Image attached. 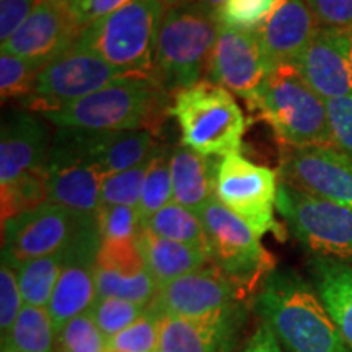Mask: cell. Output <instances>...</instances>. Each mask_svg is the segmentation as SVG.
I'll return each mask as SVG.
<instances>
[{
  "label": "cell",
  "instance_id": "cell-43",
  "mask_svg": "<svg viewBox=\"0 0 352 352\" xmlns=\"http://www.w3.org/2000/svg\"><path fill=\"white\" fill-rule=\"evenodd\" d=\"M36 0H0V39L6 43L33 12Z\"/></svg>",
  "mask_w": 352,
  "mask_h": 352
},
{
  "label": "cell",
  "instance_id": "cell-44",
  "mask_svg": "<svg viewBox=\"0 0 352 352\" xmlns=\"http://www.w3.org/2000/svg\"><path fill=\"white\" fill-rule=\"evenodd\" d=\"M129 2L132 0H70V7H72L78 26L83 30L94 21L120 10Z\"/></svg>",
  "mask_w": 352,
  "mask_h": 352
},
{
  "label": "cell",
  "instance_id": "cell-20",
  "mask_svg": "<svg viewBox=\"0 0 352 352\" xmlns=\"http://www.w3.org/2000/svg\"><path fill=\"white\" fill-rule=\"evenodd\" d=\"M52 140L50 129L30 113H13L3 121L0 135V184L15 182L25 171L43 168Z\"/></svg>",
  "mask_w": 352,
  "mask_h": 352
},
{
  "label": "cell",
  "instance_id": "cell-24",
  "mask_svg": "<svg viewBox=\"0 0 352 352\" xmlns=\"http://www.w3.org/2000/svg\"><path fill=\"white\" fill-rule=\"evenodd\" d=\"M138 241L145 267L155 277L158 285H164L189 272L199 271L210 264L206 250L164 239L145 228L140 232Z\"/></svg>",
  "mask_w": 352,
  "mask_h": 352
},
{
  "label": "cell",
  "instance_id": "cell-42",
  "mask_svg": "<svg viewBox=\"0 0 352 352\" xmlns=\"http://www.w3.org/2000/svg\"><path fill=\"white\" fill-rule=\"evenodd\" d=\"M321 28L352 30V0H303Z\"/></svg>",
  "mask_w": 352,
  "mask_h": 352
},
{
  "label": "cell",
  "instance_id": "cell-36",
  "mask_svg": "<svg viewBox=\"0 0 352 352\" xmlns=\"http://www.w3.org/2000/svg\"><path fill=\"white\" fill-rule=\"evenodd\" d=\"M274 3L276 0H226L219 8L217 20L228 28L256 33Z\"/></svg>",
  "mask_w": 352,
  "mask_h": 352
},
{
  "label": "cell",
  "instance_id": "cell-8",
  "mask_svg": "<svg viewBox=\"0 0 352 352\" xmlns=\"http://www.w3.org/2000/svg\"><path fill=\"white\" fill-rule=\"evenodd\" d=\"M290 233L315 258L352 263V209L280 182L276 199Z\"/></svg>",
  "mask_w": 352,
  "mask_h": 352
},
{
  "label": "cell",
  "instance_id": "cell-51",
  "mask_svg": "<svg viewBox=\"0 0 352 352\" xmlns=\"http://www.w3.org/2000/svg\"><path fill=\"white\" fill-rule=\"evenodd\" d=\"M108 352H113V351H108Z\"/></svg>",
  "mask_w": 352,
  "mask_h": 352
},
{
  "label": "cell",
  "instance_id": "cell-46",
  "mask_svg": "<svg viewBox=\"0 0 352 352\" xmlns=\"http://www.w3.org/2000/svg\"><path fill=\"white\" fill-rule=\"evenodd\" d=\"M186 2L199 3V6L209 8L210 12H214L215 15H217L219 8L223 6V2H226V0H165L166 6H176V3H186Z\"/></svg>",
  "mask_w": 352,
  "mask_h": 352
},
{
  "label": "cell",
  "instance_id": "cell-48",
  "mask_svg": "<svg viewBox=\"0 0 352 352\" xmlns=\"http://www.w3.org/2000/svg\"><path fill=\"white\" fill-rule=\"evenodd\" d=\"M36 2H44V0H36Z\"/></svg>",
  "mask_w": 352,
  "mask_h": 352
},
{
  "label": "cell",
  "instance_id": "cell-37",
  "mask_svg": "<svg viewBox=\"0 0 352 352\" xmlns=\"http://www.w3.org/2000/svg\"><path fill=\"white\" fill-rule=\"evenodd\" d=\"M147 311V307L122 300V298H96L90 314L95 323L107 338L121 333L129 324L138 321Z\"/></svg>",
  "mask_w": 352,
  "mask_h": 352
},
{
  "label": "cell",
  "instance_id": "cell-23",
  "mask_svg": "<svg viewBox=\"0 0 352 352\" xmlns=\"http://www.w3.org/2000/svg\"><path fill=\"white\" fill-rule=\"evenodd\" d=\"M220 162L222 160H219V157L201 155L183 144L173 147V201L199 214V210L215 197Z\"/></svg>",
  "mask_w": 352,
  "mask_h": 352
},
{
  "label": "cell",
  "instance_id": "cell-21",
  "mask_svg": "<svg viewBox=\"0 0 352 352\" xmlns=\"http://www.w3.org/2000/svg\"><path fill=\"white\" fill-rule=\"evenodd\" d=\"M241 308L206 320L160 315L162 352H230L236 340Z\"/></svg>",
  "mask_w": 352,
  "mask_h": 352
},
{
  "label": "cell",
  "instance_id": "cell-35",
  "mask_svg": "<svg viewBox=\"0 0 352 352\" xmlns=\"http://www.w3.org/2000/svg\"><path fill=\"white\" fill-rule=\"evenodd\" d=\"M151 157L144 164L134 166V168L104 178L103 184H101V206H132V208H139L145 175H147L148 166H151Z\"/></svg>",
  "mask_w": 352,
  "mask_h": 352
},
{
  "label": "cell",
  "instance_id": "cell-5",
  "mask_svg": "<svg viewBox=\"0 0 352 352\" xmlns=\"http://www.w3.org/2000/svg\"><path fill=\"white\" fill-rule=\"evenodd\" d=\"M165 10V0H132L85 26L76 43L129 76L152 77Z\"/></svg>",
  "mask_w": 352,
  "mask_h": 352
},
{
  "label": "cell",
  "instance_id": "cell-29",
  "mask_svg": "<svg viewBox=\"0 0 352 352\" xmlns=\"http://www.w3.org/2000/svg\"><path fill=\"white\" fill-rule=\"evenodd\" d=\"M171 153L173 147L160 145L151 157V166L142 188V196L139 202V212L144 222H147L153 214L164 209L173 201V178H171Z\"/></svg>",
  "mask_w": 352,
  "mask_h": 352
},
{
  "label": "cell",
  "instance_id": "cell-33",
  "mask_svg": "<svg viewBox=\"0 0 352 352\" xmlns=\"http://www.w3.org/2000/svg\"><path fill=\"white\" fill-rule=\"evenodd\" d=\"M59 352H108V338L90 311L76 316L57 331Z\"/></svg>",
  "mask_w": 352,
  "mask_h": 352
},
{
  "label": "cell",
  "instance_id": "cell-41",
  "mask_svg": "<svg viewBox=\"0 0 352 352\" xmlns=\"http://www.w3.org/2000/svg\"><path fill=\"white\" fill-rule=\"evenodd\" d=\"M327 111L334 147L352 160V95L327 100Z\"/></svg>",
  "mask_w": 352,
  "mask_h": 352
},
{
  "label": "cell",
  "instance_id": "cell-26",
  "mask_svg": "<svg viewBox=\"0 0 352 352\" xmlns=\"http://www.w3.org/2000/svg\"><path fill=\"white\" fill-rule=\"evenodd\" d=\"M57 333L47 307L23 305L13 327L2 336V351L54 352Z\"/></svg>",
  "mask_w": 352,
  "mask_h": 352
},
{
  "label": "cell",
  "instance_id": "cell-16",
  "mask_svg": "<svg viewBox=\"0 0 352 352\" xmlns=\"http://www.w3.org/2000/svg\"><path fill=\"white\" fill-rule=\"evenodd\" d=\"M271 70L256 33L220 25L208 65V80L248 101Z\"/></svg>",
  "mask_w": 352,
  "mask_h": 352
},
{
  "label": "cell",
  "instance_id": "cell-38",
  "mask_svg": "<svg viewBox=\"0 0 352 352\" xmlns=\"http://www.w3.org/2000/svg\"><path fill=\"white\" fill-rule=\"evenodd\" d=\"M101 240H138L142 232V217L132 206H101L96 214Z\"/></svg>",
  "mask_w": 352,
  "mask_h": 352
},
{
  "label": "cell",
  "instance_id": "cell-3",
  "mask_svg": "<svg viewBox=\"0 0 352 352\" xmlns=\"http://www.w3.org/2000/svg\"><path fill=\"white\" fill-rule=\"evenodd\" d=\"M289 147L331 145L327 101L316 95L292 64L277 65L246 101Z\"/></svg>",
  "mask_w": 352,
  "mask_h": 352
},
{
  "label": "cell",
  "instance_id": "cell-2",
  "mask_svg": "<svg viewBox=\"0 0 352 352\" xmlns=\"http://www.w3.org/2000/svg\"><path fill=\"white\" fill-rule=\"evenodd\" d=\"M168 94L151 76H126L63 109L43 114L59 127L87 131L160 129Z\"/></svg>",
  "mask_w": 352,
  "mask_h": 352
},
{
  "label": "cell",
  "instance_id": "cell-15",
  "mask_svg": "<svg viewBox=\"0 0 352 352\" xmlns=\"http://www.w3.org/2000/svg\"><path fill=\"white\" fill-rule=\"evenodd\" d=\"M101 243L96 220L90 222L67 250V259L47 305L56 333L67 321L90 311L96 300V256Z\"/></svg>",
  "mask_w": 352,
  "mask_h": 352
},
{
  "label": "cell",
  "instance_id": "cell-7",
  "mask_svg": "<svg viewBox=\"0 0 352 352\" xmlns=\"http://www.w3.org/2000/svg\"><path fill=\"white\" fill-rule=\"evenodd\" d=\"M199 217L208 239L210 263L243 296L261 287L267 276L276 271V258L259 243L256 233L217 196L199 210Z\"/></svg>",
  "mask_w": 352,
  "mask_h": 352
},
{
  "label": "cell",
  "instance_id": "cell-10",
  "mask_svg": "<svg viewBox=\"0 0 352 352\" xmlns=\"http://www.w3.org/2000/svg\"><path fill=\"white\" fill-rule=\"evenodd\" d=\"M277 188L274 171L246 160L240 153H230L220 162L217 199L239 215L259 239L274 233L277 240L284 241L285 230L274 217Z\"/></svg>",
  "mask_w": 352,
  "mask_h": 352
},
{
  "label": "cell",
  "instance_id": "cell-25",
  "mask_svg": "<svg viewBox=\"0 0 352 352\" xmlns=\"http://www.w3.org/2000/svg\"><path fill=\"white\" fill-rule=\"evenodd\" d=\"M310 272L321 302L352 352V263L314 258Z\"/></svg>",
  "mask_w": 352,
  "mask_h": 352
},
{
  "label": "cell",
  "instance_id": "cell-28",
  "mask_svg": "<svg viewBox=\"0 0 352 352\" xmlns=\"http://www.w3.org/2000/svg\"><path fill=\"white\" fill-rule=\"evenodd\" d=\"M144 228L164 239L196 246L208 252V239H206V230L199 214L183 208L175 201H171L164 209L153 214L147 222H144Z\"/></svg>",
  "mask_w": 352,
  "mask_h": 352
},
{
  "label": "cell",
  "instance_id": "cell-12",
  "mask_svg": "<svg viewBox=\"0 0 352 352\" xmlns=\"http://www.w3.org/2000/svg\"><path fill=\"white\" fill-rule=\"evenodd\" d=\"M44 171L47 202L63 206L78 215L96 217L101 208L104 176L83 155L65 127H59L52 139Z\"/></svg>",
  "mask_w": 352,
  "mask_h": 352
},
{
  "label": "cell",
  "instance_id": "cell-4",
  "mask_svg": "<svg viewBox=\"0 0 352 352\" xmlns=\"http://www.w3.org/2000/svg\"><path fill=\"white\" fill-rule=\"evenodd\" d=\"M217 15L199 3L166 6L158 33L152 78L168 95L196 85L208 72L219 36Z\"/></svg>",
  "mask_w": 352,
  "mask_h": 352
},
{
  "label": "cell",
  "instance_id": "cell-47",
  "mask_svg": "<svg viewBox=\"0 0 352 352\" xmlns=\"http://www.w3.org/2000/svg\"><path fill=\"white\" fill-rule=\"evenodd\" d=\"M349 64H351V74H352V30H349Z\"/></svg>",
  "mask_w": 352,
  "mask_h": 352
},
{
  "label": "cell",
  "instance_id": "cell-1",
  "mask_svg": "<svg viewBox=\"0 0 352 352\" xmlns=\"http://www.w3.org/2000/svg\"><path fill=\"white\" fill-rule=\"evenodd\" d=\"M254 311L289 352H351L315 285L297 272L267 276L254 296Z\"/></svg>",
  "mask_w": 352,
  "mask_h": 352
},
{
  "label": "cell",
  "instance_id": "cell-30",
  "mask_svg": "<svg viewBox=\"0 0 352 352\" xmlns=\"http://www.w3.org/2000/svg\"><path fill=\"white\" fill-rule=\"evenodd\" d=\"M95 284L96 296L100 298H122L144 307L151 305L160 289L155 277L147 270L139 274H121L116 271L96 267Z\"/></svg>",
  "mask_w": 352,
  "mask_h": 352
},
{
  "label": "cell",
  "instance_id": "cell-50",
  "mask_svg": "<svg viewBox=\"0 0 352 352\" xmlns=\"http://www.w3.org/2000/svg\"><path fill=\"white\" fill-rule=\"evenodd\" d=\"M155 352H162V351H155Z\"/></svg>",
  "mask_w": 352,
  "mask_h": 352
},
{
  "label": "cell",
  "instance_id": "cell-17",
  "mask_svg": "<svg viewBox=\"0 0 352 352\" xmlns=\"http://www.w3.org/2000/svg\"><path fill=\"white\" fill-rule=\"evenodd\" d=\"M70 0L36 2L23 25L2 43V52L46 65L67 51L80 34Z\"/></svg>",
  "mask_w": 352,
  "mask_h": 352
},
{
  "label": "cell",
  "instance_id": "cell-49",
  "mask_svg": "<svg viewBox=\"0 0 352 352\" xmlns=\"http://www.w3.org/2000/svg\"><path fill=\"white\" fill-rule=\"evenodd\" d=\"M2 352H12V351H2Z\"/></svg>",
  "mask_w": 352,
  "mask_h": 352
},
{
  "label": "cell",
  "instance_id": "cell-14",
  "mask_svg": "<svg viewBox=\"0 0 352 352\" xmlns=\"http://www.w3.org/2000/svg\"><path fill=\"white\" fill-rule=\"evenodd\" d=\"M280 182L352 209V160L331 145L280 147Z\"/></svg>",
  "mask_w": 352,
  "mask_h": 352
},
{
  "label": "cell",
  "instance_id": "cell-34",
  "mask_svg": "<svg viewBox=\"0 0 352 352\" xmlns=\"http://www.w3.org/2000/svg\"><path fill=\"white\" fill-rule=\"evenodd\" d=\"M160 347V315L147 310L121 333L108 338V351L155 352Z\"/></svg>",
  "mask_w": 352,
  "mask_h": 352
},
{
  "label": "cell",
  "instance_id": "cell-11",
  "mask_svg": "<svg viewBox=\"0 0 352 352\" xmlns=\"http://www.w3.org/2000/svg\"><path fill=\"white\" fill-rule=\"evenodd\" d=\"M96 217L78 215L63 206L46 202L3 222V253L13 267L69 248L78 233Z\"/></svg>",
  "mask_w": 352,
  "mask_h": 352
},
{
  "label": "cell",
  "instance_id": "cell-13",
  "mask_svg": "<svg viewBox=\"0 0 352 352\" xmlns=\"http://www.w3.org/2000/svg\"><path fill=\"white\" fill-rule=\"evenodd\" d=\"M243 294L212 263L160 285L147 310L158 315L206 320L240 307Z\"/></svg>",
  "mask_w": 352,
  "mask_h": 352
},
{
  "label": "cell",
  "instance_id": "cell-39",
  "mask_svg": "<svg viewBox=\"0 0 352 352\" xmlns=\"http://www.w3.org/2000/svg\"><path fill=\"white\" fill-rule=\"evenodd\" d=\"M96 267L121 274H139L147 270L138 240H101Z\"/></svg>",
  "mask_w": 352,
  "mask_h": 352
},
{
  "label": "cell",
  "instance_id": "cell-6",
  "mask_svg": "<svg viewBox=\"0 0 352 352\" xmlns=\"http://www.w3.org/2000/svg\"><path fill=\"white\" fill-rule=\"evenodd\" d=\"M170 114L182 131V144L201 155L239 153L246 129L241 108L227 88L206 80L178 91Z\"/></svg>",
  "mask_w": 352,
  "mask_h": 352
},
{
  "label": "cell",
  "instance_id": "cell-18",
  "mask_svg": "<svg viewBox=\"0 0 352 352\" xmlns=\"http://www.w3.org/2000/svg\"><path fill=\"white\" fill-rule=\"evenodd\" d=\"M308 87L324 101L352 95L349 30L321 28L292 63Z\"/></svg>",
  "mask_w": 352,
  "mask_h": 352
},
{
  "label": "cell",
  "instance_id": "cell-22",
  "mask_svg": "<svg viewBox=\"0 0 352 352\" xmlns=\"http://www.w3.org/2000/svg\"><path fill=\"white\" fill-rule=\"evenodd\" d=\"M318 25L303 0H276L256 34L271 67L292 64Z\"/></svg>",
  "mask_w": 352,
  "mask_h": 352
},
{
  "label": "cell",
  "instance_id": "cell-31",
  "mask_svg": "<svg viewBox=\"0 0 352 352\" xmlns=\"http://www.w3.org/2000/svg\"><path fill=\"white\" fill-rule=\"evenodd\" d=\"M46 202L47 184L44 166L25 171L15 182L2 186V220L7 222Z\"/></svg>",
  "mask_w": 352,
  "mask_h": 352
},
{
  "label": "cell",
  "instance_id": "cell-19",
  "mask_svg": "<svg viewBox=\"0 0 352 352\" xmlns=\"http://www.w3.org/2000/svg\"><path fill=\"white\" fill-rule=\"evenodd\" d=\"M65 129L104 178L144 164L158 147L151 131Z\"/></svg>",
  "mask_w": 352,
  "mask_h": 352
},
{
  "label": "cell",
  "instance_id": "cell-40",
  "mask_svg": "<svg viewBox=\"0 0 352 352\" xmlns=\"http://www.w3.org/2000/svg\"><path fill=\"white\" fill-rule=\"evenodd\" d=\"M23 305L25 302L16 270L10 263L2 259V267H0V328H2V336L13 327Z\"/></svg>",
  "mask_w": 352,
  "mask_h": 352
},
{
  "label": "cell",
  "instance_id": "cell-9",
  "mask_svg": "<svg viewBox=\"0 0 352 352\" xmlns=\"http://www.w3.org/2000/svg\"><path fill=\"white\" fill-rule=\"evenodd\" d=\"M126 76L129 74L113 67L100 54L74 43L39 70L33 94L23 103L33 111L52 113Z\"/></svg>",
  "mask_w": 352,
  "mask_h": 352
},
{
  "label": "cell",
  "instance_id": "cell-45",
  "mask_svg": "<svg viewBox=\"0 0 352 352\" xmlns=\"http://www.w3.org/2000/svg\"><path fill=\"white\" fill-rule=\"evenodd\" d=\"M241 352H284L280 347V341L277 340L274 331L267 327L266 323H261L253 336L246 342Z\"/></svg>",
  "mask_w": 352,
  "mask_h": 352
},
{
  "label": "cell",
  "instance_id": "cell-32",
  "mask_svg": "<svg viewBox=\"0 0 352 352\" xmlns=\"http://www.w3.org/2000/svg\"><path fill=\"white\" fill-rule=\"evenodd\" d=\"M44 64L2 52L0 56V94L2 100L23 98L33 94L39 70Z\"/></svg>",
  "mask_w": 352,
  "mask_h": 352
},
{
  "label": "cell",
  "instance_id": "cell-27",
  "mask_svg": "<svg viewBox=\"0 0 352 352\" xmlns=\"http://www.w3.org/2000/svg\"><path fill=\"white\" fill-rule=\"evenodd\" d=\"M67 250L15 266L25 305L47 307L67 259Z\"/></svg>",
  "mask_w": 352,
  "mask_h": 352
}]
</instances>
